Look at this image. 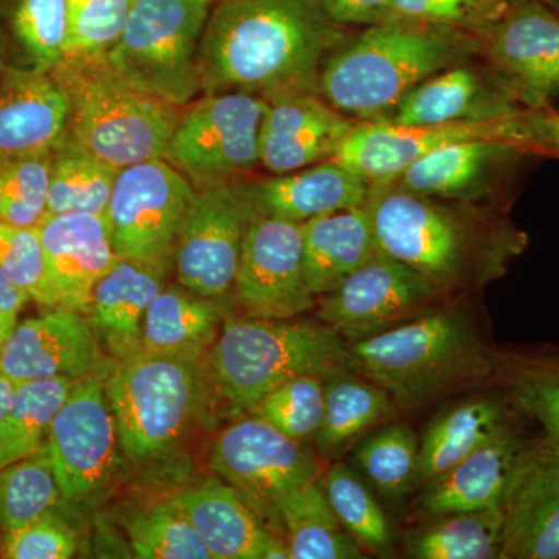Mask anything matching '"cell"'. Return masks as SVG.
<instances>
[{
  "mask_svg": "<svg viewBox=\"0 0 559 559\" xmlns=\"http://www.w3.org/2000/svg\"><path fill=\"white\" fill-rule=\"evenodd\" d=\"M69 98L62 142L117 168L165 159L180 108L135 90L106 55L66 57L51 70Z\"/></svg>",
  "mask_w": 559,
  "mask_h": 559,
  "instance_id": "3",
  "label": "cell"
},
{
  "mask_svg": "<svg viewBox=\"0 0 559 559\" xmlns=\"http://www.w3.org/2000/svg\"><path fill=\"white\" fill-rule=\"evenodd\" d=\"M10 27L33 69L51 72L68 43L66 0H10Z\"/></svg>",
  "mask_w": 559,
  "mask_h": 559,
  "instance_id": "41",
  "label": "cell"
},
{
  "mask_svg": "<svg viewBox=\"0 0 559 559\" xmlns=\"http://www.w3.org/2000/svg\"><path fill=\"white\" fill-rule=\"evenodd\" d=\"M465 32L423 22L370 25L326 58L319 94L356 121H385L423 80L457 64L468 51Z\"/></svg>",
  "mask_w": 559,
  "mask_h": 559,
  "instance_id": "2",
  "label": "cell"
},
{
  "mask_svg": "<svg viewBox=\"0 0 559 559\" xmlns=\"http://www.w3.org/2000/svg\"><path fill=\"white\" fill-rule=\"evenodd\" d=\"M522 148L500 140L452 143L412 164L393 183L421 197H460L479 182L489 165Z\"/></svg>",
  "mask_w": 559,
  "mask_h": 559,
  "instance_id": "33",
  "label": "cell"
},
{
  "mask_svg": "<svg viewBox=\"0 0 559 559\" xmlns=\"http://www.w3.org/2000/svg\"><path fill=\"white\" fill-rule=\"evenodd\" d=\"M212 2H213V3H216V2H218V0H212Z\"/></svg>",
  "mask_w": 559,
  "mask_h": 559,
  "instance_id": "54",
  "label": "cell"
},
{
  "mask_svg": "<svg viewBox=\"0 0 559 559\" xmlns=\"http://www.w3.org/2000/svg\"><path fill=\"white\" fill-rule=\"evenodd\" d=\"M349 366L396 403H423L492 370L487 348L460 316L430 312L349 345Z\"/></svg>",
  "mask_w": 559,
  "mask_h": 559,
  "instance_id": "5",
  "label": "cell"
},
{
  "mask_svg": "<svg viewBox=\"0 0 559 559\" xmlns=\"http://www.w3.org/2000/svg\"><path fill=\"white\" fill-rule=\"evenodd\" d=\"M503 509L460 511L439 516L407 540V555L418 559H500Z\"/></svg>",
  "mask_w": 559,
  "mask_h": 559,
  "instance_id": "34",
  "label": "cell"
},
{
  "mask_svg": "<svg viewBox=\"0 0 559 559\" xmlns=\"http://www.w3.org/2000/svg\"><path fill=\"white\" fill-rule=\"evenodd\" d=\"M513 7L511 0H393V20L459 32L488 33Z\"/></svg>",
  "mask_w": 559,
  "mask_h": 559,
  "instance_id": "46",
  "label": "cell"
},
{
  "mask_svg": "<svg viewBox=\"0 0 559 559\" xmlns=\"http://www.w3.org/2000/svg\"><path fill=\"white\" fill-rule=\"evenodd\" d=\"M370 187L358 173L329 159L314 167L275 175L248 190L259 212L301 224L341 210L364 207Z\"/></svg>",
  "mask_w": 559,
  "mask_h": 559,
  "instance_id": "24",
  "label": "cell"
},
{
  "mask_svg": "<svg viewBox=\"0 0 559 559\" xmlns=\"http://www.w3.org/2000/svg\"><path fill=\"white\" fill-rule=\"evenodd\" d=\"M325 378L304 374L280 384L248 415L264 419L290 439L310 441L318 436L325 411Z\"/></svg>",
  "mask_w": 559,
  "mask_h": 559,
  "instance_id": "42",
  "label": "cell"
},
{
  "mask_svg": "<svg viewBox=\"0 0 559 559\" xmlns=\"http://www.w3.org/2000/svg\"><path fill=\"white\" fill-rule=\"evenodd\" d=\"M320 9L334 24L370 25L393 20V0H318Z\"/></svg>",
  "mask_w": 559,
  "mask_h": 559,
  "instance_id": "49",
  "label": "cell"
},
{
  "mask_svg": "<svg viewBox=\"0 0 559 559\" xmlns=\"http://www.w3.org/2000/svg\"><path fill=\"white\" fill-rule=\"evenodd\" d=\"M278 520L290 559L366 558L331 510L320 479L286 496L278 503Z\"/></svg>",
  "mask_w": 559,
  "mask_h": 559,
  "instance_id": "31",
  "label": "cell"
},
{
  "mask_svg": "<svg viewBox=\"0 0 559 559\" xmlns=\"http://www.w3.org/2000/svg\"><path fill=\"white\" fill-rule=\"evenodd\" d=\"M255 210L248 187L235 182L194 191L173 255L179 285L205 297L229 296Z\"/></svg>",
  "mask_w": 559,
  "mask_h": 559,
  "instance_id": "11",
  "label": "cell"
},
{
  "mask_svg": "<svg viewBox=\"0 0 559 559\" xmlns=\"http://www.w3.org/2000/svg\"><path fill=\"white\" fill-rule=\"evenodd\" d=\"M341 39V25L318 0H218L198 53L201 92H249L267 102L319 92L326 53Z\"/></svg>",
  "mask_w": 559,
  "mask_h": 559,
  "instance_id": "1",
  "label": "cell"
},
{
  "mask_svg": "<svg viewBox=\"0 0 559 559\" xmlns=\"http://www.w3.org/2000/svg\"><path fill=\"white\" fill-rule=\"evenodd\" d=\"M366 207L380 252L418 271L433 285L457 277L465 263L466 237L448 210L393 182L371 186Z\"/></svg>",
  "mask_w": 559,
  "mask_h": 559,
  "instance_id": "14",
  "label": "cell"
},
{
  "mask_svg": "<svg viewBox=\"0 0 559 559\" xmlns=\"http://www.w3.org/2000/svg\"><path fill=\"white\" fill-rule=\"evenodd\" d=\"M194 191L165 159L121 168L105 215L116 255L173 270L176 238Z\"/></svg>",
  "mask_w": 559,
  "mask_h": 559,
  "instance_id": "10",
  "label": "cell"
},
{
  "mask_svg": "<svg viewBox=\"0 0 559 559\" xmlns=\"http://www.w3.org/2000/svg\"><path fill=\"white\" fill-rule=\"evenodd\" d=\"M75 382L70 378L16 382L9 411L0 421V468L46 443L51 423Z\"/></svg>",
  "mask_w": 559,
  "mask_h": 559,
  "instance_id": "35",
  "label": "cell"
},
{
  "mask_svg": "<svg viewBox=\"0 0 559 559\" xmlns=\"http://www.w3.org/2000/svg\"><path fill=\"white\" fill-rule=\"evenodd\" d=\"M320 484L337 521L360 549L380 557L389 555L393 544L392 527L358 474L344 463H336Z\"/></svg>",
  "mask_w": 559,
  "mask_h": 559,
  "instance_id": "38",
  "label": "cell"
},
{
  "mask_svg": "<svg viewBox=\"0 0 559 559\" xmlns=\"http://www.w3.org/2000/svg\"><path fill=\"white\" fill-rule=\"evenodd\" d=\"M55 308L87 314L92 289L117 263L105 216L46 215L38 227Z\"/></svg>",
  "mask_w": 559,
  "mask_h": 559,
  "instance_id": "20",
  "label": "cell"
},
{
  "mask_svg": "<svg viewBox=\"0 0 559 559\" xmlns=\"http://www.w3.org/2000/svg\"><path fill=\"white\" fill-rule=\"evenodd\" d=\"M520 432L489 441L439 479L425 485L421 507L433 516L502 507L528 444Z\"/></svg>",
  "mask_w": 559,
  "mask_h": 559,
  "instance_id": "25",
  "label": "cell"
},
{
  "mask_svg": "<svg viewBox=\"0 0 559 559\" xmlns=\"http://www.w3.org/2000/svg\"><path fill=\"white\" fill-rule=\"evenodd\" d=\"M69 98L50 72L0 73V164L53 153L69 123Z\"/></svg>",
  "mask_w": 559,
  "mask_h": 559,
  "instance_id": "23",
  "label": "cell"
},
{
  "mask_svg": "<svg viewBox=\"0 0 559 559\" xmlns=\"http://www.w3.org/2000/svg\"><path fill=\"white\" fill-rule=\"evenodd\" d=\"M325 411L316 444L320 454L336 457L352 441L388 421L392 399L380 385L340 370L325 378Z\"/></svg>",
  "mask_w": 559,
  "mask_h": 559,
  "instance_id": "32",
  "label": "cell"
},
{
  "mask_svg": "<svg viewBox=\"0 0 559 559\" xmlns=\"http://www.w3.org/2000/svg\"><path fill=\"white\" fill-rule=\"evenodd\" d=\"M79 538L57 510L24 527L5 532L0 557L7 559H69L76 554Z\"/></svg>",
  "mask_w": 559,
  "mask_h": 559,
  "instance_id": "48",
  "label": "cell"
},
{
  "mask_svg": "<svg viewBox=\"0 0 559 559\" xmlns=\"http://www.w3.org/2000/svg\"><path fill=\"white\" fill-rule=\"evenodd\" d=\"M66 57L105 55L119 38L134 0H66Z\"/></svg>",
  "mask_w": 559,
  "mask_h": 559,
  "instance_id": "44",
  "label": "cell"
},
{
  "mask_svg": "<svg viewBox=\"0 0 559 559\" xmlns=\"http://www.w3.org/2000/svg\"><path fill=\"white\" fill-rule=\"evenodd\" d=\"M64 502L44 443L27 457L0 468V528L24 527Z\"/></svg>",
  "mask_w": 559,
  "mask_h": 559,
  "instance_id": "37",
  "label": "cell"
},
{
  "mask_svg": "<svg viewBox=\"0 0 559 559\" xmlns=\"http://www.w3.org/2000/svg\"><path fill=\"white\" fill-rule=\"evenodd\" d=\"M355 124L319 92L277 98L264 117L260 165L272 175H285L333 159Z\"/></svg>",
  "mask_w": 559,
  "mask_h": 559,
  "instance_id": "21",
  "label": "cell"
},
{
  "mask_svg": "<svg viewBox=\"0 0 559 559\" xmlns=\"http://www.w3.org/2000/svg\"><path fill=\"white\" fill-rule=\"evenodd\" d=\"M509 393L524 412L559 444V358L520 360L509 377Z\"/></svg>",
  "mask_w": 559,
  "mask_h": 559,
  "instance_id": "45",
  "label": "cell"
},
{
  "mask_svg": "<svg viewBox=\"0 0 559 559\" xmlns=\"http://www.w3.org/2000/svg\"><path fill=\"white\" fill-rule=\"evenodd\" d=\"M347 367V345L330 326L229 316L210 349L209 380L231 414L245 415L283 382Z\"/></svg>",
  "mask_w": 559,
  "mask_h": 559,
  "instance_id": "4",
  "label": "cell"
},
{
  "mask_svg": "<svg viewBox=\"0 0 559 559\" xmlns=\"http://www.w3.org/2000/svg\"><path fill=\"white\" fill-rule=\"evenodd\" d=\"M488 55L511 97L533 108L559 94V17L536 2L513 5L487 33Z\"/></svg>",
  "mask_w": 559,
  "mask_h": 559,
  "instance_id": "19",
  "label": "cell"
},
{
  "mask_svg": "<svg viewBox=\"0 0 559 559\" xmlns=\"http://www.w3.org/2000/svg\"><path fill=\"white\" fill-rule=\"evenodd\" d=\"M14 390H16V382L0 370V421L5 417L7 411H9Z\"/></svg>",
  "mask_w": 559,
  "mask_h": 559,
  "instance_id": "52",
  "label": "cell"
},
{
  "mask_svg": "<svg viewBox=\"0 0 559 559\" xmlns=\"http://www.w3.org/2000/svg\"><path fill=\"white\" fill-rule=\"evenodd\" d=\"M170 271L162 264L119 259L92 289L86 316L117 358L140 349L143 319Z\"/></svg>",
  "mask_w": 559,
  "mask_h": 559,
  "instance_id": "26",
  "label": "cell"
},
{
  "mask_svg": "<svg viewBox=\"0 0 559 559\" xmlns=\"http://www.w3.org/2000/svg\"><path fill=\"white\" fill-rule=\"evenodd\" d=\"M226 299L201 296L182 285L165 286L143 319L140 349L200 360L229 318Z\"/></svg>",
  "mask_w": 559,
  "mask_h": 559,
  "instance_id": "30",
  "label": "cell"
},
{
  "mask_svg": "<svg viewBox=\"0 0 559 559\" xmlns=\"http://www.w3.org/2000/svg\"><path fill=\"white\" fill-rule=\"evenodd\" d=\"M355 460L382 498L399 500L417 485L419 440L406 425L374 430L359 443Z\"/></svg>",
  "mask_w": 559,
  "mask_h": 559,
  "instance_id": "39",
  "label": "cell"
},
{
  "mask_svg": "<svg viewBox=\"0 0 559 559\" xmlns=\"http://www.w3.org/2000/svg\"><path fill=\"white\" fill-rule=\"evenodd\" d=\"M127 530L140 559H212L197 530L170 500L140 511Z\"/></svg>",
  "mask_w": 559,
  "mask_h": 559,
  "instance_id": "40",
  "label": "cell"
},
{
  "mask_svg": "<svg viewBox=\"0 0 559 559\" xmlns=\"http://www.w3.org/2000/svg\"><path fill=\"white\" fill-rule=\"evenodd\" d=\"M168 500L197 530L212 559H290L286 540L227 481L207 479Z\"/></svg>",
  "mask_w": 559,
  "mask_h": 559,
  "instance_id": "22",
  "label": "cell"
},
{
  "mask_svg": "<svg viewBox=\"0 0 559 559\" xmlns=\"http://www.w3.org/2000/svg\"><path fill=\"white\" fill-rule=\"evenodd\" d=\"M270 102L241 91L213 92L180 112L165 160L201 187L230 182L260 165Z\"/></svg>",
  "mask_w": 559,
  "mask_h": 559,
  "instance_id": "8",
  "label": "cell"
},
{
  "mask_svg": "<svg viewBox=\"0 0 559 559\" xmlns=\"http://www.w3.org/2000/svg\"><path fill=\"white\" fill-rule=\"evenodd\" d=\"M46 444L64 502H87L108 487L119 466L120 441L100 378L90 374L73 384Z\"/></svg>",
  "mask_w": 559,
  "mask_h": 559,
  "instance_id": "13",
  "label": "cell"
},
{
  "mask_svg": "<svg viewBox=\"0 0 559 559\" xmlns=\"http://www.w3.org/2000/svg\"><path fill=\"white\" fill-rule=\"evenodd\" d=\"M234 290L252 318L293 319L311 310L314 296L305 280L300 224L255 210Z\"/></svg>",
  "mask_w": 559,
  "mask_h": 559,
  "instance_id": "15",
  "label": "cell"
},
{
  "mask_svg": "<svg viewBox=\"0 0 559 559\" xmlns=\"http://www.w3.org/2000/svg\"><path fill=\"white\" fill-rule=\"evenodd\" d=\"M53 153L0 164L2 223L36 229L40 221L46 218Z\"/></svg>",
  "mask_w": 559,
  "mask_h": 559,
  "instance_id": "43",
  "label": "cell"
},
{
  "mask_svg": "<svg viewBox=\"0 0 559 559\" xmlns=\"http://www.w3.org/2000/svg\"><path fill=\"white\" fill-rule=\"evenodd\" d=\"M5 68V49H3V43L2 39H0V73H2Z\"/></svg>",
  "mask_w": 559,
  "mask_h": 559,
  "instance_id": "53",
  "label": "cell"
},
{
  "mask_svg": "<svg viewBox=\"0 0 559 559\" xmlns=\"http://www.w3.org/2000/svg\"><path fill=\"white\" fill-rule=\"evenodd\" d=\"M539 145H547L559 154V112L532 117Z\"/></svg>",
  "mask_w": 559,
  "mask_h": 559,
  "instance_id": "51",
  "label": "cell"
},
{
  "mask_svg": "<svg viewBox=\"0 0 559 559\" xmlns=\"http://www.w3.org/2000/svg\"><path fill=\"white\" fill-rule=\"evenodd\" d=\"M28 300L31 297L27 293L22 290L0 267V347L16 329L22 308Z\"/></svg>",
  "mask_w": 559,
  "mask_h": 559,
  "instance_id": "50",
  "label": "cell"
},
{
  "mask_svg": "<svg viewBox=\"0 0 559 559\" xmlns=\"http://www.w3.org/2000/svg\"><path fill=\"white\" fill-rule=\"evenodd\" d=\"M120 170L86 151L61 142L51 162L47 215L105 216Z\"/></svg>",
  "mask_w": 559,
  "mask_h": 559,
  "instance_id": "36",
  "label": "cell"
},
{
  "mask_svg": "<svg viewBox=\"0 0 559 559\" xmlns=\"http://www.w3.org/2000/svg\"><path fill=\"white\" fill-rule=\"evenodd\" d=\"M516 429L506 401L476 396L455 404L430 423L419 440L417 485L439 479L489 441Z\"/></svg>",
  "mask_w": 559,
  "mask_h": 559,
  "instance_id": "28",
  "label": "cell"
},
{
  "mask_svg": "<svg viewBox=\"0 0 559 559\" xmlns=\"http://www.w3.org/2000/svg\"><path fill=\"white\" fill-rule=\"evenodd\" d=\"M500 559H559V444L528 441L507 491Z\"/></svg>",
  "mask_w": 559,
  "mask_h": 559,
  "instance_id": "17",
  "label": "cell"
},
{
  "mask_svg": "<svg viewBox=\"0 0 559 559\" xmlns=\"http://www.w3.org/2000/svg\"><path fill=\"white\" fill-rule=\"evenodd\" d=\"M516 116L521 112L510 92L489 90L473 70L451 66L418 83L385 121L401 127H432Z\"/></svg>",
  "mask_w": 559,
  "mask_h": 559,
  "instance_id": "27",
  "label": "cell"
},
{
  "mask_svg": "<svg viewBox=\"0 0 559 559\" xmlns=\"http://www.w3.org/2000/svg\"><path fill=\"white\" fill-rule=\"evenodd\" d=\"M304 272L312 296H326L378 250L369 210H341L300 224Z\"/></svg>",
  "mask_w": 559,
  "mask_h": 559,
  "instance_id": "29",
  "label": "cell"
},
{
  "mask_svg": "<svg viewBox=\"0 0 559 559\" xmlns=\"http://www.w3.org/2000/svg\"><path fill=\"white\" fill-rule=\"evenodd\" d=\"M83 312L51 308L16 325L0 347V370L14 382L90 377L97 367V334Z\"/></svg>",
  "mask_w": 559,
  "mask_h": 559,
  "instance_id": "18",
  "label": "cell"
},
{
  "mask_svg": "<svg viewBox=\"0 0 559 559\" xmlns=\"http://www.w3.org/2000/svg\"><path fill=\"white\" fill-rule=\"evenodd\" d=\"M471 140L539 145L533 120L522 114L507 119L457 121L432 127L356 121L333 159L358 173L370 186H382L395 182L406 168L432 151Z\"/></svg>",
  "mask_w": 559,
  "mask_h": 559,
  "instance_id": "12",
  "label": "cell"
},
{
  "mask_svg": "<svg viewBox=\"0 0 559 559\" xmlns=\"http://www.w3.org/2000/svg\"><path fill=\"white\" fill-rule=\"evenodd\" d=\"M433 294L425 275L377 252L326 294L319 318L337 334L360 340L425 310Z\"/></svg>",
  "mask_w": 559,
  "mask_h": 559,
  "instance_id": "16",
  "label": "cell"
},
{
  "mask_svg": "<svg viewBox=\"0 0 559 559\" xmlns=\"http://www.w3.org/2000/svg\"><path fill=\"white\" fill-rule=\"evenodd\" d=\"M0 267L31 300L55 308L38 230L0 221Z\"/></svg>",
  "mask_w": 559,
  "mask_h": 559,
  "instance_id": "47",
  "label": "cell"
},
{
  "mask_svg": "<svg viewBox=\"0 0 559 559\" xmlns=\"http://www.w3.org/2000/svg\"><path fill=\"white\" fill-rule=\"evenodd\" d=\"M210 468L237 489L277 535L282 530L278 503L319 479L318 460L308 441L290 439L253 415L238 419L216 437Z\"/></svg>",
  "mask_w": 559,
  "mask_h": 559,
  "instance_id": "9",
  "label": "cell"
},
{
  "mask_svg": "<svg viewBox=\"0 0 559 559\" xmlns=\"http://www.w3.org/2000/svg\"><path fill=\"white\" fill-rule=\"evenodd\" d=\"M120 450L134 462L159 459L189 430L205 395L200 360L138 349L105 382Z\"/></svg>",
  "mask_w": 559,
  "mask_h": 559,
  "instance_id": "6",
  "label": "cell"
},
{
  "mask_svg": "<svg viewBox=\"0 0 559 559\" xmlns=\"http://www.w3.org/2000/svg\"><path fill=\"white\" fill-rule=\"evenodd\" d=\"M212 7V0H134L106 60L135 90L183 108L201 92L198 53Z\"/></svg>",
  "mask_w": 559,
  "mask_h": 559,
  "instance_id": "7",
  "label": "cell"
}]
</instances>
